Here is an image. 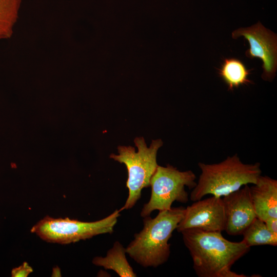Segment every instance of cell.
Listing matches in <instances>:
<instances>
[{
    "label": "cell",
    "mask_w": 277,
    "mask_h": 277,
    "mask_svg": "<svg viewBox=\"0 0 277 277\" xmlns=\"http://www.w3.org/2000/svg\"><path fill=\"white\" fill-rule=\"evenodd\" d=\"M226 221L225 231L228 234L238 235L256 217L250 193V187L244 185L222 199Z\"/></svg>",
    "instance_id": "9"
},
{
    "label": "cell",
    "mask_w": 277,
    "mask_h": 277,
    "mask_svg": "<svg viewBox=\"0 0 277 277\" xmlns=\"http://www.w3.org/2000/svg\"><path fill=\"white\" fill-rule=\"evenodd\" d=\"M185 208L171 207L159 211L157 216L143 219V228L134 235L126 252L144 267H157L166 263L170 254L168 241L183 217Z\"/></svg>",
    "instance_id": "2"
},
{
    "label": "cell",
    "mask_w": 277,
    "mask_h": 277,
    "mask_svg": "<svg viewBox=\"0 0 277 277\" xmlns=\"http://www.w3.org/2000/svg\"><path fill=\"white\" fill-rule=\"evenodd\" d=\"M250 71L239 59L229 58L224 60L219 74L228 86V90H233L240 86L251 83L248 78Z\"/></svg>",
    "instance_id": "12"
},
{
    "label": "cell",
    "mask_w": 277,
    "mask_h": 277,
    "mask_svg": "<svg viewBox=\"0 0 277 277\" xmlns=\"http://www.w3.org/2000/svg\"><path fill=\"white\" fill-rule=\"evenodd\" d=\"M265 223L268 230L271 233L277 236V218H269Z\"/></svg>",
    "instance_id": "16"
},
{
    "label": "cell",
    "mask_w": 277,
    "mask_h": 277,
    "mask_svg": "<svg viewBox=\"0 0 277 277\" xmlns=\"http://www.w3.org/2000/svg\"><path fill=\"white\" fill-rule=\"evenodd\" d=\"M52 275V276H61L60 268L57 267L53 268Z\"/></svg>",
    "instance_id": "17"
},
{
    "label": "cell",
    "mask_w": 277,
    "mask_h": 277,
    "mask_svg": "<svg viewBox=\"0 0 277 277\" xmlns=\"http://www.w3.org/2000/svg\"><path fill=\"white\" fill-rule=\"evenodd\" d=\"M195 179L196 176L191 170L181 171L169 164L165 167L158 165L150 180V200L144 204L141 216H149L155 210L169 209L175 201L187 203L188 194L185 187L194 188L196 185Z\"/></svg>",
    "instance_id": "6"
},
{
    "label": "cell",
    "mask_w": 277,
    "mask_h": 277,
    "mask_svg": "<svg viewBox=\"0 0 277 277\" xmlns=\"http://www.w3.org/2000/svg\"><path fill=\"white\" fill-rule=\"evenodd\" d=\"M126 253L125 248L116 241L105 257L96 256L93 259L92 263L105 269L112 270L121 277L136 276L126 259Z\"/></svg>",
    "instance_id": "11"
},
{
    "label": "cell",
    "mask_w": 277,
    "mask_h": 277,
    "mask_svg": "<svg viewBox=\"0 0 277 277\" xmlns=\"http://www.w3.org/2000/svg\"><path fill=\"white\" fill-rule=\"evenodd\" d=\"M22 0H0V38H9L18 17Z\"/></svg>",
    "instance_id": "14"
},
{
    "label": "cell",
    "mask_w": 277,
    "mask_h": 277,
    "mask_svg": "<svg viewBox=\"0 0 277 277\" xmlns=\"http://www.w3.org/2000/svg\"><path fill=\"white\" fill-rule=\"evenodd\" d=\"M253 185L250 193L256 217L264 222L277 218V181L261 175Z\"/></svg>",
    "instance_id": "10"
},
{
    "label": "cell",
    "mask_w": 277,
    "mask_h": 277,
    "mask_svg": "<svg viewBox=\"0 0 277 277\" xmlns=\"http://www.w3.org/2000/svg\"><path fill=\"white\" fill-rule=\"evenodd\" d=\"M120 212L116 209L103 219L90 222L46 216L32 227L31 232L50 243H75L99 234L113 233Z\"/></svg>",
    "instance_id": "5"
},
{
    "label": "cell",
    "mask_w": 277,
    "mask_h": 277,
    "mask_svg": "<svg viewBox=\"0 0 277 277\" xmlns=\"http://www.w3.org/2000/svg\"><path fill=\"white\" fill-rule=\"evenodd\" d=\"M226 215L222 197L212 196L194 202L185 208L183 219L176 230L181 232L195 228L206 231H224Z\"/></svg>",
    "instance_id": "8"
},
{
    "label": "cell",
    "mask_w": 277,
    "mask_h": 277,
    "mask_svg": "<svg viewBox=\"0 0 277 277\" xmlns=\"http://www.w3.org/2000/svg\"><path fill=\"white\" fill-rule=\"evenodd\" d=\"M33 272L32 268L25 262L18 267L13 268L11 271L12 277H27Z\"/></svg>",
    "instance_id": "15"
},
{
    "label": "cell",
    "mask_w": 277,
    "mask_h": 277,
    "mask_svg": "<svg viewBox=\"0 0 277 277\" xmlns=\"http://www.w3.org/2000/svg\"><path fill=\"white\" fill-rule=\"evenodd\" d=\"M241 36L246 38L249 44L246 56L251 58H260L263 62L262 78L272 81L275 76L277 67L276 35L258 22L249 27L240 28L232 33L234 39Z\"/></svg>",
    "instance_id": "7"
},
{
    "label": "cell",
    "mask_w": 277,
    "mask_h": 277,
    "mask_svg": "<svg viewBox=\"0 0 277 277\" xmlns=\"http://www.w3.org/2000/svg\"><path fill=\"white\" fill-rule=\"evenodd\" d=\"M220 231L191 228L181 232L199 277H246L231 270L232 265L250 249L243 241L231 242Z\"/></svg>",
    "instance_id": "1"
},
{
    "label": "cell",
    "mask_w": 277,
    "mask_h": 277,
    "mask_svg": "<svg viewBox=\"0 0 277 277\" xmlns=\"http://www.w3.org/2000/svg\"><path fill=\"white\" fill-rule=\"evenodd\" d=\"M201 174L190 194L195 202L207 194L221 197L249 184H254L262 171L260 164H245L237 154L214 164L199 163Z\"/></svg>",
    "instance_id": "3"
},
{
    "label": "cell",
    "mask_w": 277,
    "mask_h": 277,
    "mask_svg": "<svg viewBox=\"0 0 277 277\" xmlns=\"http://www.w3.org/2000/svg\"><path fill=\"white\" fill-rule=\"evenodd\" d=\"M134 142L137 151L132 146H120L118 154L110 155L111 159L125 164L128 171V196L121 211L132 208L141 198L143 189L150 186L151 178L158 166L157 152L163 144L161 139H156L148 147L143 137H136Z\"/></svg>",
    "instance_id": "4"
},
{
    "label": "cell",
    "mask_w": 277,
    "mask_h": 277,
    "mask_svg": "<svg viewBox=\"0 0 277 277\" xmlns=\"http://www.w3.org/2000/svg\"><path fill=\"white\" fill-rule=\"evenodd\" d=\"M243 241L249 247L277 245V236L267 229L265 222L256 217L242 233Z\"/></svg>",
    "instance_id": "13"
}]
</instances>
